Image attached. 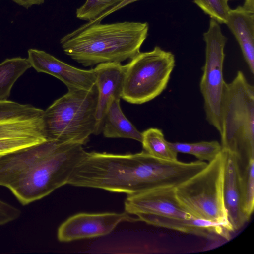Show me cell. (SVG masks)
<instances>
[{"instance_id":"obj_22","label":"cell","mask_w":254,"mask_h":254,"mask_svg":"<svg viewBox=\"0 0 254 254\" xmlns=\"http://www.w3.org/2000/svg\"><path fill=\"white\" fill-rule=\"evenodd\" d=\"M221 151V144L217 141H202L191 143L190 155L194 156L198 160L209 162L216 158Z\"/></svg>"},{"instance_id":"obj_28","label":"cell","mask_w":254,"mask_h":254,"mask_svg":"<svg viewBox=\"0 0 254 254\" xmlns=\"http://www.w3.org/2000/svg\"><path fill=\"white\" fill-rule=\"evenodd\" d=\"M227 1L229 0H227Z\"/></svg>"},{"instance_id":"obj_19","label":"cell","mask_w":254,"mask_h":254,"mask_svg":"<svg viewBox=\"0 0 254 254\" xmlns=\"http://www.w3.org/2000/svg\"><path fill=\"white\" fill-rule=\"evenodd\" d=\"M240 170L244 209L250 219L254 208V158L251 159L244 167L240 168Z\"/></svg>"},{"instance_id":"obj_17","label":"cell","mask_w":254,"mask_h":254,"mask_svg":"<svg viewBox=\"0 0 254 254\" xmlns=\"http://www.w3.org/2000/svg\"><path fill=\"white\" fill-rule=\"evenodd\" d=\"M31 67L27 58L6 59L0 64V102L8 100L18 79Z\"/></svg>"},{"instance_id":"obj_27","label":"cell","mask_w":254,"mask_h":254,"mask_svg":"<svg viewBox=\"0 0 254 254\" xmlns=\"http://www.w3.org/2000/svg\"><path fill=\"white\" fill-rule=\"evenodd\" d=\"M254 0H245V2L243 6L249 10L254 11Z\"/></svg>"},{"instance_id":"obj_23","label":"cell","mask_w":254,"mask_h":254,"mask_svg":"<svg viewBox=\"0 0 254 254\" xmlns=\"http://www.w3.org/2000/svg\"><path fill=\"white\" fill-rule=\"evenodd\" d=\"M20 214L19 209L0 200V225L17 219Z\"/></svg>"},{"instance_id":"obj_11","label":"cell","mask_w":254,"mask_h":254,"mask_svg":"<svg viewBox=\"0 0 254 254\" xmlns=\"http://www.w3.org/2000/svg\"><path fill=\"white\" fill-rule=\"evenodd\" d=\"M28 60L38 72L50 74L63 82L68 90L91 89L96 83L94 69H81L35 49L28 50Z\"/></svg>"},{"instance_id":"obj_18","label":"cell","mask_w":254,"mask_h":254,"mask_svg":"<svg viewBox=\"0 0 254 254\" xmlns=\"http://www.w3.org/2000/svg\"><path fill=\"white\" fill-rule=\"evenodd\" d=\"M142 133L141 143L144 151L155 158L167 161H177V154L170 147L162 130L149 128Z\"/></svg>"},{"instance_id":"obj_8","label":"cell","mask_w":254,"mask_h":254,"mask_svg":"<svg viewBox=\"0 0 254 254\" xmlns=\"http://www.w3.org/2000/svg\"><path fill=\"white\" fill-rule=\"evenodd\" d=\"M43 113L0 119V156L47 140Z\"/></svg>"},{"instance_id":"obj_25","label":"cell","mask_w":254,"mask_h":254,"mask_svg":"<svg viewBox=\"0 0 254 254\" xmlns=\"http://www.w3.org/2000/svg\"><path fill=\"white\" fill-rule=\"evenodd\" d=\"M138 0H124L121 3H120L119 4L114 7V8H112L108 12L99 17L96 19V20L98 22H101L104 18L109 15L111 13L123 8L124 7L127 6L128 4H129L131 3H133Z\"/></svg>"},{"instance_id":"obj_24","label":"cell","mask_w":254,"mask_h":254,"mask_svg":"<svg viewBox=\"0 0 254 254\" xmlns=\"http://www.w3.org/2000/svg\"><path fill=\"white\" fill-rule=\"evenodd\" d=\"M170 147L177 153H181L190 154L191 143L170 142H169Z\"/></svg>"},{"instance_id":"obj_16","label":"cell","mask_w":254,"mask_h":254,"mask_svg":"<svg viewBox=\"0 0 254 254\" xmlns=\"http://www.w3.org/2000/svg\"><path fill=\"white\" fill-rule=\"evenodd\" d=\"M120 99L112 98L104 116L102 132L107 138H124L141 142L142 133L126 118Z\"/></svg>"},{"instance_id":"obj_21","label":"cell","mask_w":254,"mask_h":254,"mask_svg":"<svg viewBox=\"0 0 254 254\" xmlns=\"http://www.w3.org/2000/svg\"><path fill=\"white\" fill-rule=\"evenodd\" d=\"M194 2L218 23L226 24L230 9L227 0H193Z\"/></svg>"},{"instance_id":"obj_26","label":"cell","mask_w":254,"mask_h":254,"mask_svg":"<svg viewBox=\"0 0 254 254\" xmlns=\"http://www.w3.org/2000/svg\"><path fill=\"white\" fill-rule=\"evenodd\" d=\"M17 4L26 8H28L33 5H41L44 3L45 0H12Z\"/></svg>"},{"instance_id":"obj_2","label":"cell","mask_w":254,"mask_h":254,"mask_svg":"<svg viewBox=\"0 0 254 254\" xmlns=\"http://www.w3.org/2000/svg\"><path fill=\"white\" fill-rule=\"evenodd\" d=\"M148 31L146 22L86 23L64 36L60 44L65 54L84 66L121 63L140 52Z\"/></svg>"},{"instance_id":"obj_9","label":"cell","mask_w":254,"mask_h":254,"mask_svg":"<svg viewBox=\"0 0 254 254\" xmlns=\"http://www.w3.org/2000/svg\"><path fill=\"white\" fill-rule=\"evenodd\" d=\"M139 221L126 211L117 213H81L73 215L59 227L57 237L61 242L91 238L107 235L120 223Z\"/></svg>"},{"instance_id":"obj_20","label":"cell","mask_w":254,"mask_h":254,"mask_svg":"<svg viewBox=\"0 0 254 254\" xmlns=\"http://www.w3.org/2000/svg\"><path fill=\"white\" fill-rule=\"evenodd\" d=\"M124 0H86L76 9V17L88 22L92 21L116 6Z\"/></svg>"},{"instance_id":"obj_4","label":"cell","mask_w":254,"mask_h":254,"mask_svg":"<svg viewBox=\"0 0 254 254\" xmlns=\"http://www.w3.org/2000/svg\"><path fill=\"white\" fill-rule=\"evenodd\" d=\"M97 100L96 84L89 90H68L56 100L43 115L47 140L86 144L95 132Z\"/></svg>"},{"instance_id":"obj_12","label":"cell","mask_w":254,"mask_h":254,"mask_svg":"<svg viewBox=\"0 0 254 254\" xmlns=\"http://www.w3.org/2000/svg\"><path fill=\"white\" fill-rule=\"evenodd\" d=\"M94 69L98 91L94 133L97 135L102 132L104 116L111 99L121 98L125 66L120 63H106L98 64Z\"/></svg>"},{"instance_id":"obj_10","label":"cell","mask_w":254,"mask_h":254,"mask_svg":"<svg viewBox=\"0 0 254 254\" xmlns=\"http://www.w3.org/2000/svg\"><path fill=\"white\" fill-rule=\"evenodd\" d=\"M175 187L154 188L128 194L125 201V211L130 215H155L191 218L178 200Z\"/></svg>"},{"instance_id":"obj_5","label":"cell","mask_w":254,"mask_h":254,"mask_svg":"<svg viewBox=\"0 0 254 254\" xmlns=\"http://www.w3.org/2000/svg\"><path fill=\"white\" fill-rule=\"evenodd\" d=\"M226 151L223 149L201 171L175 188L179 202L192 217L222 224L233 231L223 197Z\"/></svg>"},{"instance_id":"obj_7","label":"cell","mask_w":254,"mask_h":254,"mask_svg":"<svg viewBox=\"0 0 254 254\" xmlns=\"http://www.w3.org/2000/svg\"><path fill=\"white\" fill-rule=\"evenodd\" d=\"M216 21L211 19L209 28L203 34L205 42V60L199 87L204 100L206 119L220 133L221 108L225 83L223 77L224 48L227 38Z\"/></svg>"},{"instance_id":"obj_3","label":"cell","mask_w":254,"mask_h":254,"mask_svg":"<svg viewBox=\"0 0 254 254\" xmlns=\"http://www.w3.org/2000/svg\"><path fill=\"white\" fill-rule=\"evenodd\" d=\"M221 121L222 149L233 154L243 168L254 158V87L241 71L224 84Z\"/></svg>"},{"instance_id":"obj_6","label":"cell","mask_w":254,"mask_h":254,"mask_svg":"<svg viewBox=\"0 0 254 254\" xmlns=\"http://www.w3.org/2000/svg\"><path fill=\"white\" fill-rule=\"evenodd\" d=\"M175 65L174 54L158 46L140 52L124 65L121 98L134 104L154 99L167 87Z\"/></svg>"},{"instance_id":"obj_15","label":"cell","mask_w":254,"mask_h":254,"mask_svg":"<svg viewBox=\"0 0 254 254\" xmlns=\"http://www.w3.org/2000/svg\"><path fill=\"white\" fill-rule=\"evenodd\" d=\"M226 24L238 41L251 73L254 74V11L243 6L230 9Z\"/></svg>"},{"instance_id":"obj_14","label":"cell","mask_w":254,"mask_h":254,"mask_svg":"<svg viewBox=\"0 0 254 254\" xmlns=\"http://www.w3.org/2000/svg\"><path fill=\"white\" fill-rule=\"evenodd\" d=\"M137 217L139 221L149 225L209 239L221 238L228 241L232 232L222 224L193 217H173L155 215H141Z\"/></svg>"},{"instance_id":"obj_13","label":"cell","mask_w":254,"mask_h":254,"mask_svg":"<svg viewBox=\"0 0 254 254\" xmlns=\"http://www.w3.org/2000/svg\"><path fill=\"white\" fill-rule=\"evenodd\" d=\"M223 197L227 219L233 231L241 229L249 219L245 212L240 187V170L235 156L226 151Z\"/></svg>"},{"instance_id":"obj_1","label":"cell","mask_w":254,"mask_h":254,"mask_svg":"<svg viewBox=\"0 0 254 254\" xmlns=\"http://www.w3.org/2000/svg\"><path fill=\"white\" fill-rule=\"evenodd\" d=\"M82 145L47 140L0 156V186L24 205L67 184L85 156Z\"/></svg>"}]
</instances>
